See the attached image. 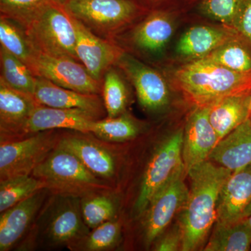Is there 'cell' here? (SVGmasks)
<instances>
[{"mask_svg": "<svg viewBox=\"0 0 251 251\" xmlns=\"http://www.w3.org/2000/svg\"><path fill=\"white\" fill-rule=\"evenodd\" d=\"M232 174L230 170L210 160L188 172L191 186L179 221L183 233L181 251H197L204 248L216 222L220 194Z\"/></svg>", "mask_w": 251, "mask_h": 251, "instance_id": "cell-1", "label": "cell"}, {"mask_svg": "<svg viewBox=\"0 0 251 251\" xmlns=\"http://www.w3.org/2000/svg\"><path fill=\"white\" fill-rule=\"evenodd\" d=\"M168 81L195 107L251 93V72H234L203 59L186 60L169 72Z\"/></svg>", "mask_w": 251, "mask_h": 251, "instance_id": "cell-2", "label": "cell"}, {"mask_svg": "<svg viewBox=\"0 0 251 251\" xmlns=\"http://www.w3.org/2000/svg\"><path fill=\"white\" fill-rule=\"evenodd\" d=\"M18 24L35 50L80 62L75 50L77 35L74 18L63 1L48 3Z\"/></svg>", "mask_w": 251, "mask_h": 251, "instance_id": "cell-3", "label": "cell"}, {"mask_svg": "<svg viewBox=\"0 0 251 251\" xmlns=\"http://www.w3.org/2000/svg\"><path fill=\"white\" fill-rule=\"evenodd\" d=\"M31 175L44 181L46 189L54 196L82 198L110 190L108 183L96 176L75 155L58 145Z\"/></svg>", "mask_w": 251, "mask_h": 251, "instance_id": "cell-4", "label": "cell"}, {"mask_svg": "<svg viewBox=\"0 0 251 251\" xmlns=\"http://www.w3.org/2000/svg\"><path fill=\"white\" fill-rule=\"evenodd\" d=\"M63 4L92 32L111 41L149 11L135 0H64Z\"/></svg>", "mask_w": 251, "mask_h": 251, "instance_id": "cell-5", "label": "cell"}, {"mask_svg": "<svg viewBox=\"0 0 251 251\" xmlns=\"http://www.w3.org/2000/svg\"><path fill=\"white\" fill-rule=\"evenodd\" d=\"M183 138L184 129L178 130L157 147L149 160L133 206L137 218L142 217L154 196L178 172L185 171L182 156Z\"/></svg>", "mask_w": 251, "mask_h": 251, "instance_id": "cell-6", "label": "cell"}, {"mask_svg": "<svg viewBox=\"0 0 251 251\" xmlns=\"http://www.w3.org/2000/svg\"><path fill=\"white\" fill-rule=\"evenodd\" d=\"M61 135L55 130L1 140L0 181L31 175L36 167L57 148Z\"/></svg>", "mask_w": 251, "mask_h": 251, "instance_id": "cell-7", "label": "cell"}, {"mask_svg": "<svg viewBox=\"0 0 251 251\" xmlns=\"http://www.w3.org/2000/svg\"><path fill=\"white\" fill-rule=\"evenodd\" d=\"M41 210V236L51 247L66 246L69 249L90 232L81 214L80 198L54 196Z\"/></svg>", "mask_w": 251, "mask_h": 251, "instance_id": "cell-8", "label": "cell"}, {"mask_svg": "<svg viewBox=\"0 0 251 251\" xmlns=\"http://www.w3.org/2000/svg\"><path fill=\"white\" fill-rule=\"evenodd\" d=\"M185 176L184 170L178 172L154 196L142 216L144 242L148 249L187 202L189 189L185 184Z\"/></svg>", "mask_w": 251, "mask_h": 251, "instance_id": "cell-9", "label": "cell"}, {"mask_svg": "<svg viewBox=\"0 0 251 251\" xmlns=\"http://www.w3.org/2000/svg\"><path fill=\"white\" fill-rule=\"evenodd\" d=\"M29 69L36 76L63 88L99 95L103 92V82L95 80L82 63L72 59L48 55L34 49Z\"/></svg>", "mask_w": 251, "mask_h": 251, "instance_id": "cell-10", "label": "cell"}, {"mask_svg": "<svg viewBox=\"0 0 251 251\" xmlns=\"http://www.w3.org/2000/svg\"><path fill=\"white\" fill-rule=\"evenodd\" d=\"M115 67L120 68L133 84L139 103L144 109L156 112L168 105L169 85L159 72L125 50Z\"/></svg>", "mask_w": 251, "mask_h": 251, "instance_id": "cell-11", "label": "cell"}, {"mask_svg": "<svg viewBox=\"0 0 251 251\" xmlns=\"http://www.w3.org/2000/svg\"><path fill=\"white\" fill-rule=\"evenodd\" d=\"M209 107H195L185 125L182 156L185 173L202 162L219 143V137L209 121Z\"/></svg>", "mask_w": 251, "mask_h": 251, "instance_id": "cell-12", "label": "cell"}, {"mask_svg": "<svg viewBox=\"0 0 251 251\" xmlns=\"http://www.w3.org/2000/svg\"><path fill=\"white\" fill-rule=\"evenodd\" d=\"M99 120L100 119L94 114L81 109L52 108L39 104L14 138L57 129L71 130L87 134L91 133L94 122Z\"/></svg>", "mask_w": 251, "mask_h": 251, "instance_id": "cell-13", "label": "cell"}, {"mask_svg": "<svg viewBox=\"0 0 251 251\" xmlns=\"http://www.w3.org/2000/svg\"><path fill=\"white\" fill-rule=\"evenodd\" d=\"M74 22L76 27L77 57L91 76L103 82L105 73L116 66L125 50L113 41L96 35L75 18Z\"/></svg>", "mask_w": 251, "mask_h": 251, "instance_id": "cell-14", "label": "cell"}, {"mask_svg": "<svg viewBox=\"0 0 251 251\" xmlns=\"http://www.w3.org/2000/svg\"><path fill=\"white\" fill-rule=\"evenodd\" d=\"M174 23L172 11L153 10L130 31L129 44L141 53L158 55L164 50L173 36Z\"/></svg>", "mask_w": 251, "mask_h": 251, "instance_id": "cell-15", "label": "cell"}, {"mask_svg": "<svg viewBox=\"0 0 251 251\" xmlns=\"http://www.w3.org/2000/svg\"><path fill=\"white\" fill-rule=\"evenodd\" d=\"M47 189H43L31 197L18 203L0 216V251L11 250L31 229L36 221L47 196Z\"/></svg>", "mask_w": 251, "mask_h": 251, "instance_id": "cell-16", "label": "cell"}, {"mask_svg": "<svg viewBox=\"0 0 251 251\" xmlns=\"http://www.w3.org/2000/svg\"><path fill=\"white\" fill-rule=\"evenodd\" d=\"M58 147L75 155L91 173L105 182L116 176L115 156L93 140L81 135L64 134L61 135Z\"/></svg>", "mask_w": 251, "mask_h": 251, "instance_id": "cell-17", "label": "cell"}, {"mask_svg": "<svg viewBox=\"0 0 251 251\" xmlns=\"http://www.w3.org/2000/svg\"><path fill=\"white\" fill-rule=\"evenodd\" d=\"M33 97L41 105L57 108L81 109L94 114L100 120L106 112L103 100L99 94L80 93L63 88L44 77L36 76Z\"/></svg>", "mask_w": 251, "mask_h": 251, "instance_id": "cell-18", "label": "cell"}, {"mask_svg": "<svg viewBox=\"0 0 251 251\" xmlns=\"http://www.w3.org/2000/svg\"><path fill=\"white\" fill-rule=\"evenodd\" d=\"M251 202V164L234 172L220 194L216 222L229 224L244 219Z\"/></svg>", "mask_w": 251, "mask_h": 251, "instance_id": "cell-19", "label": "cell"}, {"mask_svg": "<svg viewBox=\"0 0 251 251\" xmlns=\"http://www.w3.org/2000/svg\"><path fill=\"white\" fill-rule=\"evenodd\" d=\"M39 105L33 96L14 90L0 81L1 140L16 138Z\"/></svg>", "mask_w": 251, "mask_h": 251, "instance_id": "cell-20", "label": "cell"}, {"mask_svg": "<svg viewBox=\"0 0 251 251\" xmlns=\"http://www.w3.org/2000/svg\"><path fill=\"white\" fill-rule=\"evenodd\" d=\"M231 28L194 26L185 31L176 46V52L186 60L203 58L224 44L237 39Z\"/></svg>", "mask_w": 251, "mask_h": 251, "instance_id": "cell-21", "label": "cell"}, {"mask_svg": "<svg viewBox=\"0 0 251 251\" xmlns=\"http://www.w3.org/2000/svg\"><path fill=\"white\" fill-rule=\"evenodd\" d=\"M209 160L232 173L251 164V122L249 119L220 140Z\"/></svg>", "mask_w": 251, "mask_h": 251, "instance_id": "cell-22", "label": "cell"}, {"mask_svg": "<svg viewBox=\"0 0 251 251\" xmlns=\"http://www.w3.org/2000/svg\"><path fill=\"white\" fill-rule=\"evenodd\" d=\"M251 94L226 97L209 107V121L219 141L249 118Z\"/></svg>", "mask_w": 251, "mask_h": 251, "instance_id": "cell-23", "label": "cell"}, {"mask_svg": "<svg viewBox=\"0 0 251 251\" xmlns=\"http://www.w3.org/2000/svg\"><path fill=\"white\" fill-rule=\"evenodd\" d=\"M205 251H249L251 250V227L247 219L229 223H216Z\"/></svg>", "mask_w": 251, "mask_h": 251, "instance_id": "cell-24", "label": "cell"}, {"mask_svg": "<svg viewBox=\"0 0 251 251\" xmlns=\"http://www.w3.org/2000/svg\"><path fill=\"white\" fill-rule=\"evenodd\" d=\"M0 81L14 90L34 96L36 76L30 69L7 50L0 47Z\"/></svg>", "mask_w": 251, "mask_h": 251, "instance_id": "cell-25", "label": "cell"}, {"mask_svg": "<svg viewBox=\"0 0 251 251\" xmlns=\"http://www.w3.org/2000/svg\"><path fill=\"white\" fill-rule=\"evenodd\" d=\"M234 72H251V45L239 34L229 41L201 58Z\"/></svg>", "mask_w": 251, "mask_h": 251, "instance_id": "cell-26", "label": "cell"}, {"mask_svg": "<svg viewBox=\"0 0 251 251\" xmlns=\"http://www.w3.org/2000/svg\"><path fill=\"white\" fill-rule=\"evenodd\" d=\"M45 188V183L31 175L0 181V212L7 210Z\"/></svg>", "mask_w": 251, "mask_h": 251, "instance_id": "cell-27", "label": "cell"}, {"mask_svg": "<svg viewBox=\"0 0 251 251\" xmlns=\"http://www.w3.org/2000/svg\"><path fill=\"white\" fill-rule=\"evenodd\" d=\"M140 132V124L125 112L114 118L97 120L91 133L104 141L124 142L134 139Z\"/></svg>", "mask_w": 251, "mask_h": 251, "instance_id": "cell-28", "label": "cell"}, {"mask_svg": "<svg viewBox=\"0 0 251 251\" xmlns=\"http://www.w3.org/2000/svg\"><path fill=\"white\" fill-rule=\"evenodd\" d=\"M0 43L1 46L30 67L34 49L21 26L13 20L0 16Z\"/></svg>", "mask_w": 251, "mask_h": 251, "instance_id": "cell-29", "label": "cell"}, {"mask_svg": "<svg viewBox=\"0 0 251 251\" xmlns=\"http://www.w3.org/2000/svg\"><path fill=\"white\" fill-rule=\"evenodd\" d=\"M102 94L108 118L125 113L128 104V90L123 77L115 67L110 68L104 75Z\"/></svg>", "mask_w": 251, "mask_h": 251, "instance_id": "cell-30", "label": "cell"}, {"mask_svg": "<svg viewBox=\"0 0 251 251\" xmlns=\"http://www.w3.org/2000/svg\"><path fill=\"white\" fill-rule=\"evenodd\" d=\"M104 193H92L80 198L81 214L90 229L116 217V204L109 195Z\"/></svg>", "mask_w": 251, "mask_h": 251, "instance_id": "cell-31", "label": "cell"}, {"mask_svg": "<svg viewBox=\"0 0 251 251\" xmlns=\"http://www.w3.org/2000/svg\"><path fill=\"white\" fill-rule=\"evenodd\" d=\"M122 225L113 219L92 229L80 242L73 246L71 250L103 251L114 249L120 242Z\"/></svg>", "mask_w": 251, "mask_h": 251, "instance_id": "cell-32", "label": "cell"}, {"mask_svg": "<svg viewBox=\"0 0 251 251\" xmlns=\"http://www.w3.org/2000/svg\"><path fill=\"white\" fill-rule=\"evenodd\" d=\"M244 1V0H196V9L203 16L230 28Z\"/></svg>", "mask_w": 251, "mask_h": 251, "instance_id": "cell-33", "label": "cell"}, {"mask_svg": "<svg viewBox=\"0 0 251 251\" xmlns=\"http://www.w3.org/2000/svg\"><path fill=\"white\" fill-rule=\"evenodd\" d=\"M64 0H0L1 16L19 23L41 6Z\"/></svg>", "mask_w": 251, "mask_h": 251, "instance_id": "cell-34", "label": "cell"}, {"mask_svg": "<svg viewBox=\"0 0 251 251\" xmlns=\"http://www.w3.org/2000/svg\"><path fill=\"white\" fill-rule=\"evenodd\" d=\"M182 245V230L178 222L168 230L166 229L160 234L151 247L156 251H181Z\"/></svg>", "mask_w": 251, "mask_h": 251, "instance_id": "cell-35", "label": "cell"}, {"mask_svg": "<svg viewBox=\"0 0 251 251\" xmlns=\"http://www.w3.org/2000/svg\"><path fill=\"white\" fill-rule=\"evenodd\" d=\"M230 28L251 45V0H244Z\"/></svg>", "mask_w": 251, "mask_h": 251, "instance_id": "cell-36", "label": "cell"}, {"mask_svg": "<svg viewBox=\"0 0 251 251\" xmlns=\"http://www.w3.org/2000/svg\"><path fill=\"white\" fill-rule=\"evenodd\" d=\"M145 1L150 4L158 5L166 2L167 0H145Z\"/></svg>", "mask_w": 251, "mask_h": 251, "instance_id": "cell-37", "label": "cell"}, {"mask_svg": "<svg viewBox=\"0 0 251 251\" xmlns=\"http://www.w3.org/2000/svg\"><path fill=\"white\" fill-rule=\"evenodd\" d=\"M251 215V202L249 205L248 206L247 209H246L245 213H244V219L249 217V216Z\"/></svg>", "mask_w": 251, "mask_h": 251, "instance_id": "cell-38", "label": "cell"}, {"mask_svg": "<svg viewBox=\"0 0 251 251\" xmlns=\"http://www.w3.org/2000/svg\"><path fill=\"white\" fill-rule=\"evenodd\" d=\"M246 219H247L248 224H249V226H250V227H251V215L249 216V217L246 218Z\"/></svg>", "mask_w": 251, "mask_h": 251, "instance_id": "cell-39", "label": "cell"}, {"mask_svg": "<svg viewBox=\"0 0 251 251\" xmlns=\"http://www.w3.org/2000/svg\"><path fill=\"white\" fill-rule=\"evenodd\" d=\"M251 114V99H250V105H249V116Z\"/></svg>", "mask_w": 251, "mask_h": 251, "instance_id": "cell-40", "label": "cell"}, {"mask_svg": "<svg viewBox=\"0 0 251 251\" xmlns=\"http://www.w3.org/2000/svg\"><path fill=\"white\" fill-rule=\"evenodd\" d=\"M248 119H249V121H250L251 122V114L250 115V116H249V118H248Z\"/></svg>", "mask_w": 251, "mask_h": 251, "instance_id": "cell-41", "label": "cell"}]
</instances>
